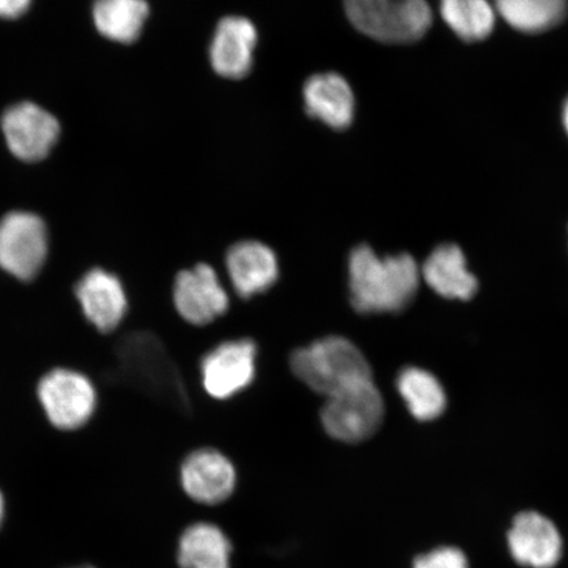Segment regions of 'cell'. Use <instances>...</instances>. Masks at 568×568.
Listing matches in <instances>:
<instances>
[{
	"label": "cell",
	"instance_id": "cell-12",
	"mask_svg": "<svg viewBox=\"0 0 568 568\" xmlns=\"http://www.w3.org/2000/svg\"><path fill=\"white\" fill-rule=\"evenodd\" d=\"M232 462L215 449L195 450L183 460L181 483L191 499L215 506L229 499L236 487Z\"/></svg>",
	"mask_w": 568,
	"mask_h": 568
},
{
	"label": "cell",
	"instance_id": "cell-26",
	"mask_svg": "<svg viewBox=\"0 0 568 568\" xmlns=\"http://www.w3.org/2000/svg\"><path fill=\"white\" fill-rule=\"evenodd\" d=\"M564 125H565V130L568 134V98H567V101L564 106Z\"/></svg>",
	"mask_w": 568,
	"mask_h": 568
},
{
	"label": "cell",
	"instance_id": "cell-25",
	"mask_svg": "<svg viewBox=\"0 0 568 568\" xmlns=\"http://www.w3.org/2000/svg\"><path fill=\"white\" fill-rule=\"evenodd\" d=\"M6 514V501L2 491H0V527H2Z\"/></svg>",
	"mask_w": 568,
	"mask_h": 568
},
{
	"label": "cell",
	"instance_id": "cell-6",
	"mask_svg": "<svg viewBox=\"0 0 568 568\" xmlns=\"http://www.w3.org/2000/svg\"><path fill=\"white\" fill-rule=\"evenodd\" d=\"M36 393L49 424L62 432L81 429L97 410L94 383L89 376L71 368L57 367L47 373Z\"/></svg>",
	"mask_w": 568,
	"mask_h": 568
},
{
	"label": "cell",
	"instance_id": "cell-19",
	"mask_svg": "<svg viewBox=\"0 0 568 568\" xmlns=\"http://www.w3.org/2000/svg\"><path fill=\"white\" fill-rule=\"evenodd\" d=\"M149 17L146 0H94L92 19L105 39L132 44L144 30Z\"/></svg>",
	"mask_w": 568,
	"mask_h": 568
},
{
	"label": "cell",
	"instance_id": "cell-27",
	"mask_svg": "<svg viewBox=\"0 0 568 568\" xmlns=\"http://www.w3.org/2000/svg\"><path fill=\"white\" fill-rule=\"evenodd\" d=\"M73 568H95V567H91V566H81V567H73Z\"/></svg>",
	"mask_w": 568,
	"mask_h": 568
},
{
	"label": "cell",
	"instance_id": "cell-15",
	"mask_svg": "<svg viewBox=\"0 0 568 568\" xmlns=\"http://www.w3.org/2000/svg\"><path fill=\"white\" fill-rule=\"evenodd\" d=\"M510 554L517 564L530 568H552L562 556V538L548 517L525 513L509 530Z\"/></svg>",
	"mask_w": 568,
	"mask_h": 568
},
{
	"label": "cell",
	"instance_id": "cell-21",
	"mask_svg": "<svg viewBox=\"0 0 568 568\" xmlns=\"http://www.w3.org/2000/svg\"><path fill=\"white\" fill-rule=\"evenodd\" d=\"M494 7L515 30L541 33L565 19L568 0H494Z\"/></svg>",
	"mask_w": 568,
	"mask_h": 568
},
{
	"label": "cell",
	"instance_id": "cell-9",
	"mask_svg": "<svg viewBox=\"0 0 568 568\" xmlns=\"http://www.w3.org/2000/svg\"><path fill=\"white\" fill-rule=\"evenodd\" d=\"M173 302L178 314L195 326L209 325L230 310L229 293L215 268L207 264H197L176 274Z\"/></svg>",
	"mask_w": 568,
	"mask_h": 568
},
{
	"label": "cell",
	"instance_id": "cell-23",
	"mask_svg": "<svg viewBox=\"0 0 568 568\" xmlns=\"http://www.w3.org/2000/svg\"><path fill=\"white\" fill-rule=\"evenodd\" d=\"M414 568H468V562L459 549L439 548L418 557Z\"/></svg>",
	"mask_w": 568,
	"mask_h": 568
},
{
	"label": "cell",
	"instance_id": "cell-14",
	"mask_svg": "<svg viewBox=\"0 0 568 568\" xmlns=\"http://www.w3.org/2000/svg\"><path fill=\"white\" fill-rule=\"evenodd\" d=\"M257 41V28L251 20L243 17L220 20L210 48L213 70L229 80H243L253 68Z\"/></svg>",
	"mask_w": 568,
	"mask_h": 568
},
{
	"label": "cell",
	"instance_id": "cell-1",
	"mask_svg": "<svg viewBox=\"0 0 568 568\" xmlns=\"http://www.w3.org/2000/svg\"><path fill=\"white\" fill-rule=\"evenodd\" d=\"M349 300L362 315L397 314L420 287L422 268L407 253L379 257L372 246H355L347 260Z\"/></svg>",
	"mask_w": 568,
	"mask_h": 568
},
{
	"label": "cell",
	"instance_id": "cell-18",
	"mask_svg": "<svg viewBox=\"0 0 568 568\" xmlns=\"http://www.w3.org/2000/svg\"><path fill=\"white\" fill-rule=\"evenodd\" d=\"M232 544L216 525L197 523L184 530L178 548L182 568H231Z\"/></svg>",
	"mask_w": 568,
	"mask_h": 568
},
{
	"label": "cell",
	"instance_id": "cell-13",
	"mask_svg": "<svg viewBox=\"0 0 568 568\" xmlns=\"http://www.w3.org/2000/svg\"><path fill=\"white\" fill-rule=\"evenodd\" d=\"M225 266L234 291L243 300L266 293L280 278L276 254L260 241L245 240L233 244L226 252Z\"/></svg>",
	"mask_w": 568,
	"mask_h": 568
},
{
	"label": "cell",
	"instance_id": "cell-7",
	"mask_svg": "<svg viewBox=\"0 0 568 568\" xmlns=\"http://www.w3.org/2000/svg\"><path fill=\"white\" fill-rule=\"evenodd\" d=\"M49 254L48 229L32 212L13 211L0 220V268L21 282L36 278Z\"/></svg>",
	"mask_w": 568,
	"mask_h": 568
},
{
	"label": "cell",
	"instance_id": "cell-4",
	"mask_svg": "<svg viewBox=\"0 0 568 568\" xmlns=\"http://www.w3.org/2000/svg\"><path fill=\"white\" fill-rule=\"evenodd\" d=\"M344 7L355 30L385 44H412L433 21L426 0H344Z\"/></svg>",
	"mask_w": 568,
	"mask_h": 568
},
{
	"label": "cell",
	"instance_id": "cell-8",
	"mask_svg": "<svg viewBox=\"0 0 568 568\" xmlns=\"http://www.w3.org/2000/svg\"><path fill=\"white\" fill-rule=\"evenodd\" d=\"M257 353L252 338L225 341L213 347L201 362L205 393L217 400L243 393L254 382Z\"/></svg>",
	"mask_w": 568,
	"mask_h": 568
},
{
	"label": "cell",
	"instance_id": "cell-2",
	"mask_svg": "<svg viewBox=\"0 0 568 568\" xmlns=\"http://www.w3.org/2000/svg\"><path fill=\"white\" fill-rule=\"evenodd\" d=\"M120 368L128 383L162 406L190 415L193 407L180 368L165 345L151 332H134L118 346Z\"/></svg>",
	"mask_w": 568,
	"mask_h": 568
},
{
	"label": "cell",
	"instance_id": "cell-16",
	"mask_svg": "<svg viewBox=\"0 0 568 568\" xmlns=\"http://www.w3.org/2000/svg\"><path fill=\"white\" fill-rule=\"evenodd\" d=\"M305 110L336 131L346 130L353 123L355 98L349 82L338 73H322L304 84Z\"/></svg>",
	"mask_w": 568,
	"mask_h": 568
},
{
	"label": "cell",
	"instance_id": "cell-20",
	"mask_svg": "<svg viewBox=\"0 0 568 568\" xmlns=\"http://www.w3.org/2000/svg\"><path fill=\"white\" fill-rule=\"evenodd\" d=\"M409 414L418 422L436 420L446 408V394L435 375L418 367H406L396 379Z\"/></svg>",
	"mask_w": 568,
	"mask_h": 568
},
{
	"label": "cell",
	"instance_id": "cell-5",
	"mask_svg": "<svg viewBox=\"0 0 568 568\" xmlns=\"http://www.w3.org/2000/svg\"><path fill=\"white\" fill-rule=\"evenodd\" d=\"M320 418L324 430L337 442L364 443L385 420V400L374 379L362 382L326 397Z\"/></svg>",
	"mask_w": 568,
	"mask_h": 568
},
{
	"label": "cell",
	"instance_id": "cell-17",
	"mask_svg": "<svg viewBox=\"0 0 568 568\" xmlns=\"http://www.w3.org/2000/svg\"><path fill=\"white\" fill-rule=\"evenodd\" d=\"M422 276L446 300L470 301L477 294L478 281L468 272L464 252L454 244L435 248L424 262Z\"/></svg>",
	"mask_w": 568,
	"mask_h": 568
},
{
	"label": "cell",
	"instance_id": "cell-22",
	"mask_svg": "<svg viewBox=\"0 0 568 568\" xmlns=\"http://www.w3.org/2000/svg\"><path fill=\"white\" fill-rule=\"evenodd\" d=\"M439 11L445 23L462 40H485L494 31L496 10L488 0H442Z\"/></svg>",
	"mask_w": 568,
	"mask_h": 568
},
{
	"label": "cell",
	"instance_id": "cell-3",
	"mask_svg": "<svg viewBox=\"0 0 568 568\" xmlns=\"http://www.w3.org/2000/svg\"><path fill=\"white\" fill-rule=\"evenodd\" d=\"M290 367L305 386L326 397L374 379L365 354L349 338L341 336L320 338L294 351Z\"/></svg>",
	"mask_w": 568,
	"mask_h": 568
},
{
	"label": "cell",
	"instance_id": "cell-24",
	"mask_svg": "<svg viewBox=\"0 0 568 568\" xmlns=\"http://www.w3.org/2000/svg\"><path fill=\"white\" fill-rule=\"evenodd\" d=\"M32 0H0V18L17 19L28 9H30Z\"/></svg>",
	"mask_w": 568,
	"mask_h": 568
},
{
	"label": "cell",
	"instance_id": "cell-11",
	"mask_svg": "<svg viewBox=\"0 0 568 568\" xmlns=\"http://www.w3.org/2000/svg\"><path fill=\"white\" fill-rule=\"evenodd\" d=\"M75 297L88 322L101 333L119 328L128 314V295L119 276L94 267L78 281Z\"/></svg>",
	"mask_w": 568,
	"mask_h": 568
},
{
	"label": "cell",
	"instance_id": "cell-10",
	"mask_svg": "<svg viewBox=\"0 0 568 568\" xmlns=\"http://www.w3.org/2000/svg\"><path fill=\"white\" fill-rule=\"evenodd\" d=\"M2 131L10 152L26 162L44 160L60 138V123L40 105L19 103L2 118Z\"/></svg>",
	"mask_w": 568,
	"mask_h": 568
}]
</instances>
